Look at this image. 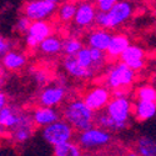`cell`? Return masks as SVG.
I'll return each mask as SVG.
<instances>
[{
    "label": "cell",
    "instance_id": "cell-1",
    "mask_svg": "<svg viewBox=\"0 0 156 156\" xmlns=\"http://www.w3.org/2000/svg\"><path fill=\"white\" fill-rule=\"evenodd\" d=\"M134 8L130 2L126 0H118L110 10L108 11H100L98 10L95 14L94 23L99 28L111 30L115 28L121 27L130 18L133 16Z\"/></svg>",
    "mask_w": 156,
    "mask_h": 156
},
{
    "label": "cell",
    "instance_id": "cell-2",
    "mask_svg": "<svg viewBox=\"0 0 156 156\" xmlns=\"http://www.w3.org/2000/svg\"><path fill=\"white\" fill-rule=\"evenodd\" d=\"M62 119L69 122L74 130L83 131L94 126L95 111H93L83 100H71L64 106Z\"/></svg>",
    "mask_w": 156,
    "mask_h": 156
},
{
    "label": "cell",
    "instance_id": "cell-3",
    "mask_svg": "<svg viewBox=\"0 0 156 156\" xmlns=\"http://www.w3.org/2000/svg\"><path fill=\"white\" fill-rule=\"evenodd\" d=\"M76 144L81 150L85 151H99L100 149H105L112 140L111 133L104 130L99 126H91L90 129L79 131L76 139Z\"/></svg>",
    "mask_w": 156,
    "mask_h": 156
},
{
    "label": "cell",
    "instance_id": "cell-4",
    "mask_svg": "<svg viewBox=\"0 0 156 156\" xmlns=\"http://www.w3.org/2000/svg\"><path fill=\"white\" fill-rule=\"evenodd\" d=\"M41 129H43L41 130L43 140L50 146H56L62 144V142L73 140L75 131L73 126L64 119H59Z\"/></svg>",
    "mask_w": 156,
    "mask_h": 156
},
{
    "label": "cell",
    "instance_id": "cell-5",
    "mask_svg": "<svg viewBox=\"0 0 156 156\" xmlns=\"http://www.w3.org/2000/svg\"><path fill=\"white\" fill-rule=\"evenodd\" d=\"M135 73L136 71L129 68L125 62L120 61L108 70L105 84L109 89L112 90H124L134 83Z\"/></svg>",
    "mask_w": 156,
    "mask_h": 156
},
{
    "label": "cell",
    "instance_id": "cell-6",
    "mask_svg": "<svg viewBox=\"0 0 156 156\" xmlns=\"http://www.w3.org/2000/svg\"><path fill=\"white\" fill-rule=\"evenodd\" d=\"M58 9V4L49 0H29L23 6V15L31 21L34 20H48L53 16Z\"/></svg>",
    "mask_w": 156,
    "mask_h": 156
},
{
    "label": "cell",
    "instance_id": "cell-7",
    "mask_svg": "<svg viewBox=\"0 0 156 156\" xmlns=\"http://www.w3.org/2000/svg\"><path fill=\"white\" fill-rule=\"evenodd\" d=\"M105 112L116 121L129 122L133 114V102L126 96H111L110 101L106 104Z\"/></svg>",
    "mask_w": 156,
    "mask_h": 156
},
{
    "label": "cell",
    "instance_id": "cell-8",
    "mask_svg": "<svg viewBox=\"0 0 156 156\" xmlns=\"http://www.w3.org/2000/svg\"><path fill=\"white\" fill-rule=\"evenodd\" d=\"M53 28L48 20H34L25 34V44L29 49H36L45 37L51 35Z\"/></svg>",
    "mask_w": 156,
    "mask_h": 156
},
{
    "label": "cell",
    "instance_id": "cell-9",
    "mask_svg": "<svg viewBox=\"0 0 156 156\" xmlns=\"http://www.w3.org/2000/svg\"><path fill=\"white\" fill-rule=\"evenodd\" d=\"M112 94L108 86H94L89 89V91L84 95L83 101L93 111L104 110L106 104L110 101Z\"/></svg>",
    "mask_w": 156,
    "mask_h": 156
},
{
    "label": "cell",
    "instance_id": "cell-10",
    "mask_svg": "<svg viewBox=\"0 0 156 156\" xmlns=\"http://www.w3.org/2000/svg\"><path fill=\"white\" fill-rule=\"evenodd\" d=\"M66 96V89L62 85H51L46 86L41 90L39 94V104L41 106H50V108H56L58 105L65 100Z\"/></svg>",
    "mask_w": 156,
    "mask_h": 156
},
{
    "label": "cell",
    "instance_id": "cell-11",
    "mask_svg": "<svg viewBox=\"0 0 156 156\" xmlns=\"http://www.w3.org/2000/svg\"><path fill=\"white\" fill-rule=\"evenodd\" d=\"M95 14H96V6L90 3V2H80L76 4V11L73 21L77 28H90L94 24L95 20Z\"/></svg>",
    "mask_w": 156,
    "mask_h": 156
},
{
    "label": "cell",
    "instance_id": "cell-12",
    "mask_svg": "<svg viewBox=\"0 0 156 156\" xmlns=\"http://www.w3.org/2000/svg\"><path fill=\"white\" fill-rule=\"evenodd\" d=\"M24 115L25 112L19 110L16 106L6 104L4 108L0 109V130L2 131H5V130L10 131V130L16 127L23 120Z\"/></svg>",
    "mask_w": 156,
    "mask_h": 156
},
{
    "label": "cell",
    "instance_id": "cell-13",
    "mask_svg": "<svg viewBox=\"0 0 156 156\" xmlns=\"http://www.w3.org/2000/svg\"><path fill=\"white\" fill-rule=\"evenodd\" d=\"M62 68L74 79L87 80V79H91L95 75V71L93 69L83 66L74 55H65V59L62 61Z\"/></svg>",
    "mask_w": 156,
    "mask_h": 156
},
{
    "label": "cell",
    "instance_id": "cell-14",
    "mask_svg": "<svg viewBox=\"0 0 156 156\" xmlns=\"http://www.w3.org/2000/svg\"><path fill=\"white\" fill-rule=\"evenodd\" d=\"M122 62H125L129 68H131L134 71H139L145 66V53L142 48L137 45H131L130 44L119 56Z\"/></svg>",
    "mask_w": 156,
    "mask_h": 156
},
{
    "label": "cell",
    "instance_id": "cell-15",
    "mask_svg": "<svg viewBox=\"0 0 156 156\" xmlns=\"http://www.w3.org/2000/svg\"><path fill=\"white\" fill-rule=\"evenodd\" d=\"M31 116V120L34 126H39V127H44L51 122H54L59 119H61V112L55 109V108H50V106H39L36 108Z\"/></svg>",
    "mask_w": 156,
    "mask_h": 156
},
{
    "label": "cell",
    "instance_id": "cell-16",
    "mask_svg": "<svg viewBox=\"0 0 156 156\" xmlns=\"http://www.w3.org/2000/svg\"><path fill=\"white\" fill-rule=\"evenodd\" d=\"M34 134V124L31 120V116L25 114L20 124L10 130V139L16 142V144H25L30 140Z\"/></svg>",
    "mask_w": 156,
    "mask_h": 156
},
{
    "label": "cell",
    "instance_id": "cell-17",
    "mask_svg": "<svg viewBox=\"0 0 156 156\" xmlns=\"http://www.w3.org/2000/svg\"><path fill=\"white\" fill-rule=\"evenodd\" d=\"M94 122H96V125L104 130H108L110 133H120L124 131V130L127 127L129 122H120V121H116L112 118L105 112V111H96L95 112V119Z\"/></svg>",
    "mask_w": 156,
    "mask_h": 156
},
{
    "label": "cell",
    "instance_id": "cell-18",
    "mask_svg": "<svg viewBox=\"0 0 156 156\" xmlns=\"http://www.w3.org/2000/svg\"><path fill=\"white\" fill-rule=\"evenodd\" d=\"M28 62V59L23 53L16 50H9L6 54L2 56V65L3 68L9 71H18L21 70Z\"/></svg>",
    "mask_w": 156,
    "mask_h": 156
},
{
    "label": "cell",
    "instance_id": "cell-19",
    "mask_svg": "<svg viewBox=\"0 0 156 156\" xmlns=\"http://www.w3.org/2000/svg\"><path fill=\"white\" fill-rule=\"evenodd\" d=\"M133 112L137 121H147L156 116V105L155 101L137 100L133 105Z\"/></svg>",
    "mask_w": 156,
    "mask_h": 156
},
{
    "label": "cell",
    "instance_id": "cell-20",
    "mask_svg": "<svg viewBox=\"0 0 156 156\" xmlns=\"http://www.w3.org/2000/svg\"><path fill=\"white\" fill-rule=\"evenodd\" d=\"M111 35H112L111 33H109L106 29H102V28L94 30L87 36V45L89 48H95L102 51H106Z\"/></svg>",
    "mask_w": 156,
    "mask_h": 156
},
{
    "label": "cell",
    "instance_id": "cell-21",
    "mask_svg": "<svg viewBox=\"0 0 156 156\" xmlns=\"http://www.w3.org/2000/svg\"><path fill=\"white\" fill-rule=\"evenodd\" d=\"M130 45V39L124 34H112L105 53L110 58H119L122 51Z\"/></svg>",
    "mask_w": 156,
    "mask_h": 156
},
{
    "label": "cell",
    "instance_id": "cell-22",
    "mask_svg": "<svg viewBox=\"0 0 156 156\" xmlns=\"http://www.w3.org/2000/svg\"><path fill=\"white\" fill-rule=\"evenodd\" d=\"M61 46H62V40H60L55 35H49L39 44L37 48L41 54L54 56V55H58L61 53Z\"/></svg>",
    "mask_w": 156,
    "mask_h": 156
},
{
    "label": "cell",
    "instance_id": "cell-23",
    "mask_svg": "<svg viewBox=\"0 0 156 156\" xmlns=\"http://www.w3.org/2000/svg\"><path fill=\"white\" fill-rule=\"evenodd\" d=\"M136 154L142 156H156V139L141 136L136 142Z\"/></svg>",
    "mask_w": 156,
    "mask_h": 156
},
{
    "label": "cell",
    "instance_id": "cell-24",
    "mask_svg": "<svg viewBox=\"0 0 156 156\" xmlns=\"http://www.w3.org/2000/svg\"><path fill=\"white\" fill-rule=\"evenodd\" d=\"M53 154L55 156H81L83 150L77 144L73 142V140H70L60 145L53 146Z\"/></svg>",
    "mask_w": 156,
    "mask_h": 156
},
{
    "label": "cell",
    "instance_id": "cell-25",
    "mask_svg": "<svg viewBox=\"0 0 156 156\" xmlns=\"http://www.w3.org/2000/svg\"><path fill=\"white\" fill-rule=\"evenodd\" d=\"M58 16L61 23H70L73 21L76 11V4L73 2H65L58 9Z\"/></svg>",
    "mask_w": 156,
    "mask_h": 156
},
{
    "label": "cell",
    "instance_id": "cell-26",
    "mask_svg": "<svg viewBox=\"0 0 156 156\" xmlns=\"http://www.w3.org/2000/svg\"><path fill=\"white\" fill-rule=\"evenodd\" d=\"M81 48H83V43L80 41V39H77L75 36L68 37L62 40L61 53H64L65 55H75Z\"/></svg>",
    "mask_w": 156,
    "mask_h": 156
},
{
    "label": "cell",
    "instance_id": "cell-27",
    "mask_svg": "<svg viewBox=\"0 0 156 156\" xmlns=\"http://www.w3.org/2000/svg\"><path fill=\"white\" fill-rule=\"evenodd\" d=\"M137 100H146V101H156V89L151 85H142L136 90Z\"/></svg>",
    "mask_w": 156,
    "mask_h": 156
},
{
    "label": "cell",
    "instance_id": "cell-28",
    "mask_svg": "<svg viewBox=\"0 0 156 156\" xmlns=\"http://www.w3.org/2000/svg\"><path fill=\"white\" fill-rule=\"evenodd\" d=\"M76 60L79 61L83 66L93 69V61H91V55H90V49L89 48H81L77 53L74 55Z\"/></svg>",
    "mask_w": 156,
    "mask_h": 156
},
{
    "label": "cell",
    "instance_id": "cell-29",
    "mask_svg": "<svg viewBox=\"0 0 156 156\" xmlns=\"http://www.w3.org/2000/svg\"><path fill=\"white\" fill-rule=\"evenodd\" d=\"M30 23H31L30 19H28L25 15H21V16L16 20V23H15V29H16V31L25 35V34H27V31H28V29H29V27H30Z\"/></svg>",
    "mask_w": 156,
    "mask_h": 156
},
{
    "label": "cell",
    "instance_id": "cell-30",
    "mask_svg": "<svg viewBox=\"0 0 156 156\" xmlns=\"http://www.w3.org/2000/svg\"><path fill=\"white\" fill-rule=\"evenodd\" d=\"M33 76H34V80L39 84V85H45L48 81H49V75L45 70H34L33 73Z\"/></svg>",
    "mask_w": 156,
    "mask_h": 156
},
{
    "label": "cell",
    "instance_id": "cell-31",
    "mask_svg": "<svg viewBox=\"0 0 156 156\" xmlns=\"http://www.w3.org/2000/svg\"><path fill=\"white\" fill-rule=\"evenodd\" d=\"M11 49H12V41L10 39H8L0 34V58H2L4 54H6Z\"/></svg>",
    "mask_w": 156,
    "mask_h": 156
},
{
    "label": "cell",
    "instance_id": "cell-32",
    "mask_svg": "<svg viewBox=\"0 0 156 156\" xmlns=\"http://www.w3.org/2000/svg\"><path fill=\"white\" fill-rule=\"evenodd\" d=\"M118 0H95V6L100 11H108Z\"/></svg>",
    "mask_w": 156,
    "mask_h": 156
},
{
    "label": "cell",
    "instance_id": "cell-33",
    "mask_svg": "<svg viewBox=\"0 0 156 156\" xmlns=\"http://www.w3.org/2000/svg\"><path fill=\"white\" fill-rule=\"evenodd\" d=\"M6 104H8V96H6V94L0 91V109L4 108Z\"/></svg>",
    "mask_w": 156,
    "mask_h": 156
},
{
    "label": "cell",
    "instance_id": "cell-34",
    "mask_svg": "<svg viewBox=\"0 0 156 156\" xmlns=\"http://www.w3.org/2000/svg\"><path fill=\"white\" fill-rule=\"evenodd\" d=\"M49 2H53V3H55V4H58V3L60 2V0H49Z\"/></svg>",
    "mask_w": 156,
    "mask_h": 156
},
{
    "label": "cell",
    "instance_id": "cell-35",
    "mask_svg": "<svg viewBox=\"0 0 156 156\" xmlns=\"http://www.w3.org/2000/svg\"><path fill=\"white\" fill-rule=\"evenodd\" d=\"M155 105H156V101H155Z\"/></svg>",
    "mask_w": 156,
    "mask_h": 156
},
{
    "label": "cell",
    "instance_id": "cell-36",
    "mask_svg": "<svg viewBox=\"0 0 156 156\" xmlns=\"http://www.w3.org/2000/svg\"><path fill=\"white\" fill-rule=\"evenodd\" d=\"M0 133H2V130H0Z\"/></svg>",
    "mask_w": 156,
    "mask_h": 156
}]
</instances>
